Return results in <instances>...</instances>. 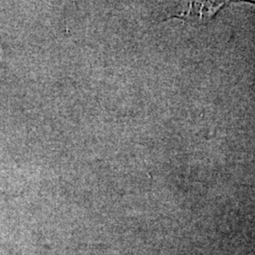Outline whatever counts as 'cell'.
Here are the masks:
<instances>
[{
	"label": "cell",
	"instance_id": "obj_1",
	"mask_svg": "<svg viewBox=\"0 0 255 255\" xmlns=\"http://www.w3.org/2000/svg\"><path fill=\"white\" fill-rule=\"evenodd\" d=\"M225 6V2H190L188 3V9L183 10L182 13L172 15L171 18L177 17L186 22L206 23Z\"/></svg>",
	"mask_w": 255,
	"mask_h": 255
}]
</instances>
